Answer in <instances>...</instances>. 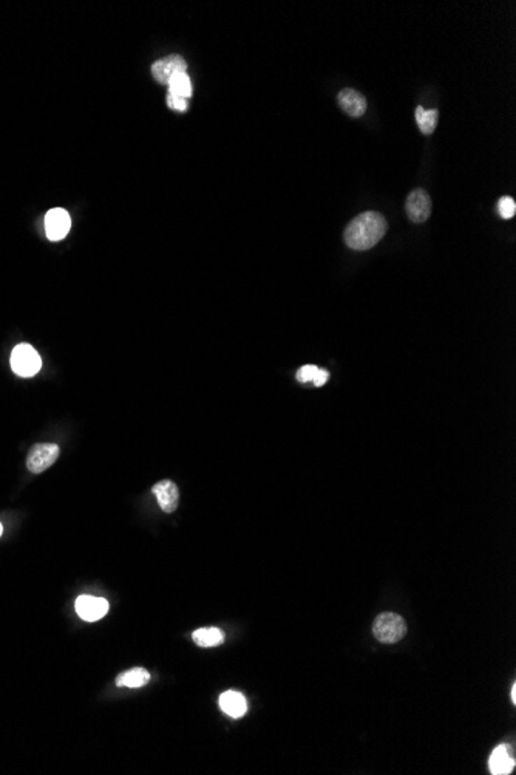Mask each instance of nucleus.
<instances>
[{"instance_id": "1", "label": "nucleus", "mask_w": 516, "mask_h": 775, "mask_svg": "<svg viewBox=\"0 0 516 775\" xmlns=\"http://www.w3.org/2000/svg\"><path fill=\"white\" fill-rule=\"evenodd\" d=\"M387 220L379 212H364L352 218L345 230V242L354 251H366L382 240Z\"/></svg>"}, {"instance_id": "2", "label": "nucleus", "mask_w": 516, "mask_h": 775, "mask_svg": "<svg viewBox=\"0 0 516 775\" xmlns=\"http://www.w3.org/2000/svg\"><path fill=\"white\" fill-rule=\"evenodd\" d=\"M373 633L383 644H396L407 634V622L396 613H382L373 624Z\"/></svg>"}, {"instance_id": "3", "label": "nucleus", "mask_w": 516, "mask_h": 775, "mask_svg": "<svg viewBox=\"0 0 516 775\" xmlns=\"http://www.w3.org/2000/svg\"><path fill=\"white\" fill-rule=\"evenodd\" d=\"M42 359L29 344H19L11 353V368L24 378L34 376L41 370Z\"/></svg>"}, {"instance_id": "4", "label": "nucleus", "mask_w": 516, "mask_h": 775, "mask_svg": "<svg viewBox=\"0 0 516 775\" xmlns=\"http://www.w3.org/2000/svg\"><path fill=\"white\" fill-rule=\"evenodd\" d=\"M59 456V447L53 442H42V445H36L29 450L28 459H27V468L33 474H41L50 466H53V463Z\"/></svg>"}, {"instance_id": "5", "label": "nucleus", "mask_w": 516, "mask_h": 775, "mask_svg": "<svg viewBox=\"0 0 516 775\" xmlns=\"http://www.w3.org/2000/svg\"><path fill=\"white\" fill-rule=\"evenodd\" d=\"M187 64L180 55L166 56L152 65V75L161 84H169L175 75L186 73Z\"/></svg>"}, {"instance_id": "6", "label": "nucleus", "mask_w": 516, "mask_h": 775, "mask_svg": "<svg viewBox=\"0 0 516 775\" xmlns=\"http://www.w3.org/2000/svg\"><path fill=\"white\" fill-rule=\"evenodd\" d=\"M408 218L415 223H424L431 214V198L424 189H415L405 203Z\"/></svg>"}, {"instance_id": "7", "label": "nucleus", "mask_w": 516, "mask_h": 775, "mask_svg": "<svg viewBox=\"0 0 516 775\" xmlns=\"http://www.w3.org/2000/svg\"><path fill=\"white\" fill-rule=\"evenodd\" d=\"M71 228L70 214L62 208H55L45 216V232L51 242L62 240Z\"/></svg>"}, {"instance_id": "8", "label": "nucleus", "mask_w": 516, "mask_h": 775, "mask_svg": "<svg viewBox=\"0 0 516 775\" xmlns=\"http://www.w3.org/2000/svg\"><path fill=\"white\" fill-rule=\"evenodd\" d=\"M76 611L80 619L87 622H94L107 615L108 602L102 597L79 596L76 599Z\"/></svg>"}, {"instance_id": "9", "label": "nucleus", "mask_w": 516, "mask_h": 775, "mask_svg": "<svg viewBox=\"0 0 516 775\" xmlns=\"http://www.w3.org/2000/svg\"><path fill=\"white\" fill-rule=\"evenodd\" d=\"M152 492L157 496L158 505L166 514H172L180 505V491L172 480H161L152 488Z\"/></svg>"}, {"instance_id": "10", "label": "nucleus", "mask_w": 516, "mask_h": 775, "mask_svg": "<svg viewBox=\"0 0 516 775\" xmlns=\"http://www.w3.org/2000/svg\"><path fill=\"white\" fill-rule=\"evenodd\" d=\"M338 104L343 109V112L352 118L362 116L366 112L365 96L357 90H352V88H345L338 93Z\"/></svg>"}, {"instance_id": "11", "label": "nucleus", "mask_w": 516, "mask_h": 775, "mask_svg": "<svg viewBox=\"0 0 516 775\" xmlns=\"http://www.w3.org/2000/svg\"><path fill=\"white\" fill-rule=\"evenodd\" d=\"M220 706L223 708V712L232 718H241L248 711L246 698L243 697L241 693L234 690L224 692L223 695L220 697Z\"/></svg>"}, {"instance_id": "12", "label": "nucleus", "mask_w": 516, "mask_h": 775, "mask_svg": "<svg viewBox=\"0 0 516 775\" xmlns=\"http://www.w3.org/2000/svg\"><path fill=\"white\" fill-rule=\"evenodd\" d=\"M489 767L493 775H507L513 771L515 760L507 746H499L492 752Z\"/></svg>"}, {"instance_id": "13", "label": "nucleus", "mask_w": 516, "mask_h": 775, "mask_svg": "<svg viewBox=\"0 0 516 775\" xmlns=\"http://www.w3.org/2000/svg\"><path fill=\"white\" fill-rule=\"evenodd\" d=\"M149 681H150L149 671H147L145 669H141V667H135V669H130V670L122 671V673L117 675L116 685H117V687L138 689V687H143V685H145Z\"/></svg>"}, {"instance_id": "14", "label": "nucleus", "mask_w": 516, "mask_h": 775, "mask_svg": "<svg viewBox=\"0 0 516 775\" xmlns=\"http://www.w3.org/2000/svg\"><path fill=\"white\" fill-rule=\"evenodd\" d=\"M194 642L198 647H217L224 642V633L215 627H206V629H200L194 631L192 634Z\"/></svg>"}, {"instance_id": "15", "label": "nucleus", "mask_w": 516, "mask_h": 775, "mask_svg": "<svg viewBox=\"0 0 516 775\" xmlns=\"http://www.w3.org/2000/svg\"><path fill=\"white\" fill-rule=\"evenodd\" d=\"M438 110H425L421 106L416 109V121L424 135H431L438 125Z\"/></svg>"}, {"instance_id": "16", "label": "nucleus", "mask_w": 516, "mask_h": 775, "mask_svg": "<svg viewBox=\"0 0 516 775\" xmlns=\"http://www.w3.org/2000/svg\"><path fill=\"white\" fill-rule=\"evenodd\" d=\"M169 88H171V95L180 96V98L187 99L192 96V83L187 73H178L171 81H169Z\"/></svg>"}, {"instance_id": "17", "label": "nucleus", "mask_w": 516, "mask_h": 775, "mask_svg": "<svg viewBox=\"0 0 516 775\" xmlns=\"http://www.w3.org/2000/svg\"><path fill=\"white\" fill-rule=\"evenodd\" d=\"M498 212L503 218H512L516 212V203L512 197H503L498 202Z\"/></svg>"}, {"instance_id": "18", "label": "nucleus", "mask_w": 516, "mask_h": 775, "mask_svg": "<svg viewBox=\"0 0 516 775\" xmlns=\"http://www.w3.org/2000/svg\"><path fill=\"white\" fill-rule=\"evenodd\" d=\"M317 372H319V367L309 365V364H308V365H303V367L300 368V370H299L297 375H296V378H297V381L301 382V384L313 382V379H314V376L317 375Z\"/></svg>"}, {"instance_id": "19", "label": "nucleus", "mask_w": 516, "mask_h": 775, "mask_svg": "<svg viewBox=\"0 0 516 775\" xmlns=\"http://www.w3.org/2000/svg\"><path fill=\"white\" fill-rule=\"evenodd\" d=\"M167 106L171 107L172 110H176V112H186L187 107H189L187 99L180 98V96H175V95H171V93H169V96H167Z\"/></svg>"}, {"instance_id": "20", "label": "nucleus", "mask_w": 516, "mask_h": 775, "mask_svg": "<svg viewBox=\"0 0 516 775\" xmlns=\"http://www.w3.org/2000/svg\"><path fill=\"white\" fill-rule=\"evenodd\" d=\"M328 379H329L328 370H325V368H319V372H317V375L314 376L313 382H314L315 387H322V386H325Z\"/></svg>"}, {"instance_id": "21", "label": "nucleus", "mask_w": 516, "mask_h": 775, "mask_svg": "<svg viewBox=\"0 0 516 775\" xmlns=\"http://www.w3.org/2000/svg\"><path fill=\"white\" fill-rule=\"evenodd\" d=\"M512 703L513 704L516 703V685L515 684L512 685Z\"/></svg>"}, {"instance_id": "22", "label": "nucleus", "mask_w": 516, "mask_h": 775, "mask_svg": "<svg viewBox=\"0 0 516 775\" xmlns=\"http://www.w3.org/2000/svg\"><path fill=\"white\" fill-rule=\"evenodd\" d=\"M2 533H3V528H2V525H0V536H2Z\"/></svg>"}]
</instances>
